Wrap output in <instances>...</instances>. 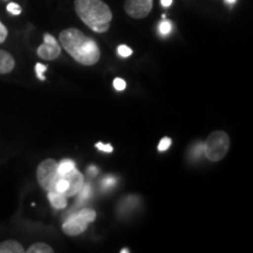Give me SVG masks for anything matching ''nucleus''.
Returning a JSON list of instances; mask_svg holds the SVG:
<instances>
[{
	"mask_svg": "<svg viewBox=\"0 0 253 253\" xmlns=\"http://www.w3.org/2000/svg\"><path fill=\"white\" fill-rule=\"evenodd\" d=\"M7 34H8L7 28L5 27V25H2L1 23H0V43H2L6 40Z\"/></svg>",
	"mask_w": 253,
	"mask_h": 253,
	"instance_id": "nucleus-24",
	"label": "nucleus"
},
{
	"mask_svg": "<svg viewBox=\"0 0 253 253\" xmlns=\"http://www.w3.org/2000/svg\"><path fill=\"white\" fill-rule=\"evenodd\" d=\"M74 168H75V163L73 162L72 160H62L61 162L59 163L58 171L59 173H66L68 172L69 170L74 169Z\"/></svg>",
	"mask_w": 253,
	"mask_h": 253,
	"instance_id": "nucleus-13",
	"label": "nucleus"
},
{
	"mask_svg": "<svg viewBox=\"0 0 253 253\" xmlns=\"http://www.w3.org/2000/svg\"><path fill=\"white\" fill-rule=\"evenodd\" d=\"M170 145H171V140H170L169 137H164L161 140L160 144H158V150L160 151H166L170 148Z\"/></svg>",
	"mask_w": 253,
	"mask_h": 253,
	"instance_id": "nucleus-19",
	"label": "nucleus"
},
{
	"mask_svg": "<svg viewBox=\"0 0 253 253\" xmlns=\"http://www.w3.org/2000/svg\"><path fill=\"white\" fill-rule=\"evenodd\" d=\"M121 253H129V250L128 249H123V250H121Z\"/></svg>",
	"mask_w": 253,
	"mask_h": 253,
	"instance_id": "nucleus-28",
	"label": "nucleus"
},
{
	"mask_svg": "<svg viewBox=\"0 0 253 253\" xmlns=\"http://www.w3.org/2000/svg\"><path fill=\"white\" fill-rule=\"evenodd\" d=\"M48 199L50 202V205H52L54 209H65L67 207V196L65 194H61V192L56 191H50L48 192Z\"/></svg>",
	"mask_w": 253,
	"mask_h": 253,
	"instance_id": "nucleus-10",
	"label": "nucleus"
},
{
	"mask_svg": "<svg viewBox=\"0 0 253 253\" xmlns=\"http://www.w3.org/2000/svg\"><path fill=\"white\" fill-rule=\"evenodd\" d=\"M27 253H53V249L45 243H36L26 251Z\"/></svg>",
	"mask_w": 253,
	"mask_h": 253,
	"instance_id": "nucleus-12",
	"label": "nucleus"
},
{
	"mask_svg": "<svg viewBox=\"0 0 253 253\" xmlns=\"http://www.w3.org/2000/svg\"><path fill=\"white\" fill-rule=\"evenodd\" d=\"M118 53L120 56H122V58H128V56H130L132 54V49L130 48V47H128L126 45H121V46H119Z\"/></svg>",
	"mask_w": 253,
	"mask_h": 253,
	"instance_id": "nucleus-18",
	"label": "nucleus"
},
{
	"mask_svg": "<svg viewBox=\"0 0 253 253\" xmlns=\"http://www.w3.org/2000/svg\"><path fill=\"white\" fill-rule=\"evenodd\" d=\"M118 179H116L115 176H107L101 181V188H102L103 191L108 190L116 184Z\"/></svg>",
	"mask_w": 253,
	"mask_h": 253,
	"instance_id": "nucleus-15",
	"label": "nucleus"
},
{
	"mask_svg": "<svg viewBox=\"0 0 253 253\" xmlns=\"http://www.w3.org/2000/svg\"><path fill=\"white\" fill-rule=\"evenodd\" d=\"M14 66L15 61L13 56L6 50L0 49V74H7V73L12 72Z\"/></svg>",
	"mask_w": 253,
	"mask_h": 253,
	"instance_id": "nucleus-9",
	"label": "nucleus"
},
{
	"mask_svg": "<svg viewBox=\"0 0 253 253\" xmlns=\"http://www.w3.org/2000/svg\"><path fill=\"white\" fill-rule=\"evenodd\" d=\"M154 0H126L125 11L134 19L148 17L153 9Z\"/></svg>",
	"mask_w": 253,
	"mask_h": 253,
	"instance_id": "nucleus-6",
	"label": "nucleus"
},
{
	"mask_svg": "<svg viewBox=\"0 0 253 253\" xmlns=\"http://www.w3.org/2000/svg\"><path fill=\"white\" fill-rule=\"evenodd\" d=\"M126 84L125 80H122V79H119L116 78L115 80H114V87H115L116 90H123L126 88Z\"/></svg>",
	"mask_w": 253,
	"mask_h": 253,
	"instance_id": "nucleus-22",
	"label": "nucleus"
},
{
	"mask_svg": "<svg viewBox=\"0 0 253 253\" xmlns=\"http://www.w3.org/2000/svg\"><path fill=\"white\" fill-rule=\"evenodd\" d=\"M96 145V148L101 151H104V153H112L113 151V147L110 144H104V143H101V142H99V143L95 144Z\"/></svg>",
	"mask_w": 253,
	"mask_h": 253,
	"instance_id": "nucleus-23",
	"label": "nucleus"
},
{
	"mask_svg": "<svg viewBox=\"0 0 253 253\" xmlns=\"http://www.w3.org/2000/svg\"><path fill=\"white\" fill-rule=\"evenodd\" d=\"M25 249L15 240H5L0 243V253H24Z\"/></svg>",
	"mask_w": 253,
	"mask_h": 253,
	"instance_id": "nucleus-11",
	"label": "nucleus"
},
{
	"mask_svg": "<svg viewBox=\"0 0 253 253\" xmlns=\"http://www.w3.org/2000/svg\"><path fill=\"white\" fill-rule=\"evenodd\" d=\"M161 4H162L164 7H169V6L172 4V0H161Z\"/></svg>",
	"mask_w": 253,
	"mask_h": 253,
	"instance_id": "nucleus-26",
	"label": "nucleus"
},
{
	"mask_svg": "<svg viewBox=\"0 0 253 253\" xmlns=\"http://www.w3.org/2000/svg\"><path fill=\"white\" fill-rule=\"evenodd\" d=\"M226 2H229V4H235L237 0H225Z\"/></svg>",
	"mask_w": 253,
	"mask_h": 253,
	"instance_id": "nucleus-27",
	"label": "nucleus"
},
{
	"mask_svg": "<svg viewBox=\"0 0 253 253\" xmlns=\"http://www.w3.org/2000/svg\"><path fill=\"white\" fill-rule=\"evenodd\" d=\"M87 171H88V173H90V176H95L97 172H99V170H97L96 167L90 166V167L87 169Z\"/></svg>",
	"mask_w": 253,
	"mask_h": 253,
	"instance_id": "nucleus-25",
	"label": "nucleus"
},
{
	"mask_svg": "<svg viewBox=\"0 0 253 253\" xmlns=\"http://www.w3.org/2000/svg\"><path fill=\"white\" fill-rule=\"evenodd\" d=\"M37 53L41 59L54 60L61 53V47H60L58 40L52 34L46 33L43 36V43L38 48Z\"/></svg>",
	"mask_w": 253,
	"mask_h": 253,
	"instance_id": "nucleus-7",
	"label": "nucleus"
},
{
	"mask_svg": "<svg viewBox=\"0 0 253 253\" xmlns=\"http://www.w3.org/2000/svg\"><path fill=\"white\" fill-rule=\"evenodd\" d=\"M47 71V66L42 65V63H37L36 65V73H37V77L40 79L41 81L46 80L45 78V72Z\"/></svg>",
	"mask_w": 253,
	"mask_h": 253,
	"instance_id": "nucleus-17",
	"label": "nucleus"
},
{
	"mask_svg": "<svg viewBox=\"0 0 253 253\" xmlns=\"http://www.w3.org/2000/svg\"><path fill=\"white\" fill-rule=\"evenodd\" d=\"M230 149V137L225 131L211 132L203 143L205 157L211 162H218L226 156Z\"/></svg>",
	"mask_w": 253,
	"mask_h": 253,
	"instance_id": "nucleus-3",
	"label": "nucleus"
},
{
	"mask_svg": "<svg viewBox=\"0 0 253 253\" xmlns=\"http://www.w3.org/2000/svg\"><path fill=\"white\" fill-rule=\"evenodd\" d=\"M7 11L11 14L19 15L21 13V7L18 4H15V2H9V4L7 5Z\"/></svg>",
	"mask_w": 253,
	"mask_h": 253,
	"instance_id": "nucleus-20",
	"label": "nucleus"
},
{
	"mask_svg": "<svg viewBox=\"0 0 253 253\" xmlns=\"http://www.w3.org/2000/svg\"><path fill=\"white\" fill-rule=\"evenodd\" d=\"M60 175L65 176V178L67 179L68 182V190L67 192H66L67 198L79 194V191H80L82 185H84V177L79 170H77V168L69 170V171L66 173H60Z\"/></svg>",
	"mask_w": 253,
	"mask_h": 253,
	"instance_id": "nucleus-8",
	"label": "nucleus"
},
{
	"mask_svg": "<svg viewBox=\"0 0 253 253\" xmlns=\"http://www.w3.org/2000/svg\"><path fill=\"white\" fill-rule=\"evenodd\" d=\"M59 40L66 52L81 65L91 66L100 60L101 53L97 43L84 36L78 28H67L62 31Z\"/></svg>",
	"mask_w": 253,
	"mask_h": 253,
	"instance_id": "nucleus-1",
	"label": "nucleus"
},
{
	"mask_svg": "<svg viewBox=\"0 0 253 253\" xmlns=\"http://www.w3.org/2000/svg\"><path fill=\"white\" fill-rule=\"evenodd\" d=\"M96 218V213L93 209H84L73 213L67 220L63 223L62 230L68 236H79L87 230L89 223H93Z\"/></svg>",
	"mask_w": 253,
	"mask_h": 253,
	"instance_id": "nucleus-4",
	"label": "nucleus"
},
{
	"mask_svg": "<svg viewBox=\"0 0 253 253\" xmlns=\"http://www.w3.org/2000/svg\"><path fill=\"white\" fill-rule=\"evenodd\" d=\"M172 30V24L170 23L169 20H164L158 25V31H160V33L162 34V36H168V34L170 33Z\"/></svg>",
	"mask_w": 253,
	"mask_h": 253,
	"instance_id": "nucleus-16",
	"label": "nucleus"
},
{
	"mask_svg": "<svg viewBox=\"0 0 253 253\" xmlns=\"http://www.w3.org/2000/svg\"><path fill=\"white\" fill-rule=\"evenodd\" d=\"M59 162L55 160L48 158V160L42 161L39 164L37 169V178L41 188L46 190L47 192H50L54 190V184L56 178L59 176L58 171Z\"/></svg>",
	"mask_w": 253,
	"mask_h": 253,
	"instance_id": "nucleus-5",
	"label": "nucleus"
},
{
	"mask_svg": "<svg viewBox=\"0 0 253 253\" xmlns=\"http://www.w3.org/2000/svg\"><path fill=\"white\" fill-rule=\"evenodd\" d=\"M202 155H204V150H203V143H198L194 147V150H192V157L194 158H198L201 157Z\"/></svg>",
	"mask_w": 253,
	"mask_h": 253,
	"instance_id": "nucleus-21",
	"label": "nucleus"
},
{
	"mask_svg": "<svg viewBox=\"0 0 253 253\" xmlns=\"http://www.w3.org/2000/svg\"><path fill=\"white\" fill-rule=\"evenodd\" d=\"M79 194H80V195H79L78 202L84 203V201H87V199L89 198L90 195H91L90 185L89 184H84V185H82V188H81L80 191H79Z\"/></svg>",
	"mask_w": 253,
	"mask_h": 253,
	"instance_id": "nucleus-14",
	"label": "nucleus"
},
{
	"mask_svg": "<svg viewBox=\"0 0 253 253\" xmlns=\"http://www.w3.org/2000/svg\"><path fill=\"white\" fill-rule=\"evenodd\" d=\"M78 17L96 33H104L109 30L113 13L103 0H75Z\"/></svg>",
	"mask_w": 253,
	"mask_h": 253,
	"instance_id": "nucleus-2",
	"label": "nucleus"
}]
</instances>
